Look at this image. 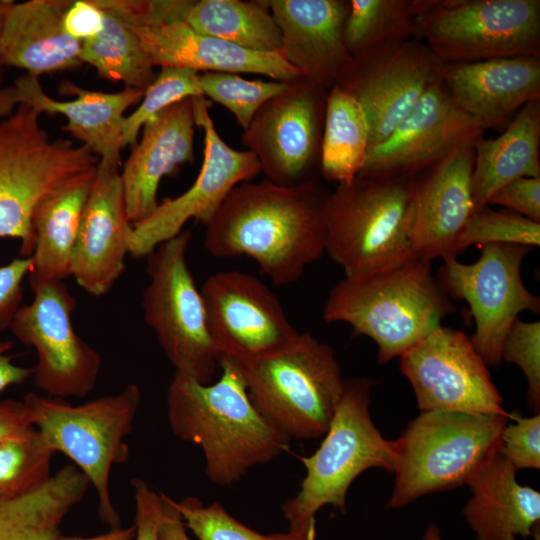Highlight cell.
Segmentation results:
<instances>
[{"label": "cell", "instance_id": "1", "mask_svg": "<svg viewBox=\"0 0 540 540\" xmlns=\"http://www.w3.org/2000/svg\"><path fill=\"white\" fill-rule=\"evenodd\" d=\"M329 194L316 179L243 182L206 224L204 246L214 257L248 256L274 285L292 284L325 253Z\"/></svg>", "mask_w": 540, "mask_h": 540}, {"label": "cell", "instance_id": "2", "mask_svg": "<svg viewBox=\"0 0 540 540\" xmlns=\"http://www.w3.org/2000/svg\"><path fill=\"white\" fill-rule=\"evenodd\" d=\"M217 381L203 384L174 372L166 396L167 418L180 440L199 445L205 474L218 486H231L248 470L289 447L290 439L271 426L252 404L242 370L220 360Z\"/></svg>", "mask_w": 540, "mask_h": 540}, {"label": "cell", "instance_id": "3", "mask_svg": "<svg viewBox=\"0 0 540 540\" xmlns=\"http://www.w3.org/2000/svg\"><path fill=\"white\" fill-rule=\"evenodd\" d=\"M456 309L432 274L431 261L414 257L383 271L344 277L330 291L323 319L344 322L354 336L372 339L378 362L386 364L442 326Z\"/></svg>", "mask_w": 540, "mask_h": 540}, {"label": "cell", "instance_id": "4", "mask_svg": "<svg viewBox=\"0 0 540 540\" xmlns=\"http://www.w3.org/2000/svg\"><path fill=\"white\" fill-rule=\"evenodd\" d=\"M507 423L508 414L420 412L394 440L395 484L387 507L468 485L499 452Z\"/></svg>", "mask_w": 540, "mask_h": 540}, {"label": "cell", "instance_id": "5", "mask_svg": "<svg viewBox=\"0 0 540 540\" xmlns=\"http://www.w3.org/2000/svg\"><path fill=\"white\" fill-rule=\"evenodd\" d=\"M414 177L357 176L330 192L327 253L345 277L370 274L414 257L410 223Z\"/></svg>", "mask_w": 540, "mask_h": 540}, {"label": "cell", "instance_id": "6", "mask_svg": "<svg viewBox=\"0 0 540 540\" xmlns=\"http://www.w3.org/2000/svg\"><path fill=\"white\" fill-rule=\"evenodd\" d=\"M376 385L365 377L344 380L343 391L319 448L302 457L306 469L297 494L282 504L289 530L315 527V515L325 505L346 512V496L353 481L369 468L393 472L394 440L385 439L369 411Z\"/></svg>", "mask_w": 540, "mask_h": 540}, {"label": "cell", "instance_id": "7", "mask_svg": "<svg viewBox=\"0 0 540 540\" xmlns=\"http://www.w3.org/2000/svg\"><path fill=\"white\" fill-rule=\"evenodd\" d=\"M239 366L252 404L271 426L289 439L324 436L344 385L329 344L300 332L284 348Z\"/></svg>", "mask_w": 540, "mask_h": 540}, {"label": "cell", "instance_id": "8", "mask_svg": "<svg viewBox=\"0 0 540 540\" xmlns=\"http://www.w3.org/2000/svg\"><path fill=\"white\" fill-rule=\"evenodd\" d=\"M23 402L55 452H61L87 477L98 498L100 519L111 528L120 517L110 496V472L129 460L126 437L131 434L141 403L138 385H126L119 393L101 396L80 405L62 398L28 393Z\"/></svg>", "mask_w": 540, "mask_h": 540}, {"label": "cell", "instance_id": "9", "mask_svg": "<svg viewBox=\"0 0 540 540\" xmlns=\"http://www.w3.org/2000/svg\"><path fill=\"white\" fill-rule=\"evenodd\" d=\"M40 114L20 103L0 121V237L21 241V256L32 255V217L41 201L99 159L83 145L50 140Z\"/></svg>", "mask_w": 540, "mask_h": 540}, {"label": "cell", "instance_id": "10", "mask_svg": "<svg viewBox=\"0 0 540 540\" xmlns=\"http://www.w3.org/2000/svg\"><path fill=\"white\" fill-rule=\"evenodd\" d=\"M191 233L183 230L149 254V282L143 292L144 320L175 372L209 384L220 367L206 311L187 264Z\"/></svg>", "mask_w": 540, "mask_h": 540}, {"label": "cell", "instance_id": "11", "mask_svg": "<svg viewBox=\"0 0 540 540\" xmlns=\"http://www.w3.org/2000/svg\"><path fill=\"white\" fill-rule=\"evenodd\" d=\"M416 38L440 63L540 58V1L430 0Z\"/></svg>", "mask_w": 540, "mask_h": 540}, {"label": "cell", "instance_id": "12", "mask_svg": "<svg viewBox=\"0 0 540 540\" xmlns=\"http://www.w3.org/2000/svg\"><path fill=\"white\" fill-rule=\"evenodd\" d=\"M472 264L443 260L436 279L450 299L464 300L475 321L471 342L487 366L502 363L504 339L523 311L540 312V299L525 286L521 265L531 247L485 244Z\"/></svg>", "mask_w": 540, "mask_h": 540}, {"label": "cell", "instance_id": "13", "mask_svg": "<svg viewBox=\"0 0 540 540\" xmlns=\"http://www.w3.org/2000/svg\"><path fill=\"white\" fill-rule=\"evenodd\" d=\"M33 300L21 305L10 325L13 335L37 352L34 385L54 398L88 396L100 369V354L75 331L76 300L63 280L31 285Z\"/></svg>", "mask_w": 540, "mask_h": 540}, {"label": "cell", "instance_id": "14", "mask_svg": "<svg viewBox=\"0 0 540 540\" xmlns=\"http://www.w3.org/2000/svg\"><path fill=\"white\" fill-rule=\"evenodd\" d=\"M138 38L153 67L251 73L291 82L302 76L280 53L257 52L197 32L181 19L155 16L149 0H101Z\"/></svg>", "mask_w": 540, "mask_h": 540}, {"label": "cell", "instance_id": "15", "mask_svg": "<svg viewBox=\"0 0 540 540\" xmlns=\"http://www.w3.org/2000/svg\"><path fill=\"white\" fill-rule=\"evenodd\" d=\"M328 90L301 77L268 100L242 142L266 179L282 186L314 180L319 167Z\"/></svg>", "mask_w": 540, "mask_h": 540}, {"label": "cell", "instance_id": "16", "mask_svg": "<svg viewBox=\"0 0 540 540\" xmlns=\"http://www.w3.org/2000/svg\"><path fill=\"white\" fill-rule=\"evenodd\" d=\"M200 292L220 360L243 365L284 348L300 334L278 298L254 275L217 272Z\"/></svg>", "mask_w": 540, "mask_h": 540}, {"label": "cell", "instance_id": "17", "mask_svg": "<svg viewBox=\"0 0 540 540\" xmlns=\"http://www.w3.org/2000/svg\"><path fill=\"white\" fill-rule=\"evenodd\" d=\"M399 358L420 412L507 414L488 366L464 332L440 326Z\"/></svg>", "mask_w": 540, "mask_h": 540}, {"label": "cell", "instance_id": "18", "mask_svg": "<svg viewBox=\"0 0 540 540\" xmlns=\"http://www.w3.org/2000/svg\"><path fill=\"white\" fill-rule=\"evenodd\" d=\"M193 106L196 126L204 133L200 172L184 193L165 199L150 216L133 225L129 246L133 257H147L181 233L190 219L206 225L234 187L261 172L251 151L236 150L220 137L209 114L211 104L204 96L193 97Z\"/></svg>", "mask_w": 540, "mask_h": 540}, {"label": "cell", "instance_id": "19", "mask_svg": "<svg viewBox=\"0 0 540 540\" xmlns=\"http://www.w3.org/2000/svg\"><path fill=\"white\" fill-rule=\"evenodd\" d=\"M440 65L416 37L353 58L337 85L352 95L365 112L369 150L393 132L440 77Z\"/></svg>", "mask_w": 540, "mask_h": 540}, {"label": "cell", "instance_id": "20", "mask_svg": "<svg viewBox=\"0 0 540 540\" xmlns=\"http://www.w3.org/2000/svg\"><path fill=\"white\" fill-rule=\"evenodd\" d=\"M486 129L455 103L439 77L393 132L368 151L357 176L416 177Z\"/></svg>", "mask_w": 540, "mask_h": 540}, {"label": "cell", "instance_id": "21", "mask_svg": "<svg viewBox=\"0 0 540 540\" xmlns=\"http://www.w3.org/2000/svg\"><path fill=\"white\" fill-rule=\"evenodd\" d=\"M473 165L470 143L414 177L410 239L417 258L457 257L459 236L474 212Z\"/></svg>", "mask_w": 540, "mask_h": 540}, {"label": "cell", "instance_id": "22", "mask_svg": "<svg viewBox=\"0 0 540 540\" xmlns=\"http://www.w3.org/2000/svg\"><path fill=\"white\" fill-rule=\"evenodd\" d=\"M133 226L119 166L99 161L82 214L71 276L93 296L107 294L125 270Z\"/></svg>", "mask_w": 540, "mask_h": 540}, {"label": "cell", "instance_id": "23", "mask_svg": "<svg viewBox=\"0 0 540 540\" xmlns=\"http://www.w3.org/2000/svg\"><path fill=\"white\" fill-rule=\"evenodd\" d=\"M282 38L281 54L302 76L326 90L353 63L343 37L347 0H267Z\"/></svg>", "mask_w": 540, "mask_h": 540}, {"label": "cell", "instance_id": "24", "mask_svg": "<svg viewBox=\"0 0 540 540\" xmlns=\"http://www.w3.org/2000/svg\"><path fill=\"white\" fill-rule=\"evenodd\" d=\"M195 126L193 97L168 106L144 124L141 138L120 172L132 226L159 205L157 193L162 178L180 165L193 162Z\"/></svg>", "mask_w": 540, "mask_h": 540}, {"label": "cell", "instance_id": "25", "mask_svg": "<svg viewBox=\"0 0 540 540\" xmlns=\"http://www.w3.org/2000/svg\"><path fill=\"white\" fill-rule=\"evenodd\" d=\"M439 75L455 103L487 129L540 99V58L536 57L441 63Z\"/></svg>", "mask_w": 540, "mask_h": 540}, {"label": "cell", "instance_id": "26", "mask_svg": "<svg viewBox=\"0 0 540 540\" xmlns=\"http://www.w3.org/2000/svg\"><path fill=\"white\" fill-rule=\"evenodd\" d=\"M14 87L20 103L39 114L64 115L67 123L63 130L79 140L99 161L120 166L124 113L142 99L143 91L125 87L107 93L87 90L66 81L61 83L59 91L75 98L59 101L46 94L38 77L27 73L16 79Z\"/></svg>", "mask_w": 540, "mask_h": 540}, {"label": "cell", "instance_id": "27", "mask_svg": "<svg viewBox=\"0 0 540 540\" xmlns=\"http://www.w3.org/2000/svg\"><path fill=\"white\" fill-rule=\"evenodd\" d=\"M71 0L11 1L0 36L2 65L26 70L39 77L80 67L82 42L63 29V16Z\"/></svg>", "mask_w": 540, "mask_h": 540}, {"label": "cell", "instance_id": "28", "mask_svg": "<svg viewBox=\"0 0 540 540\" xmlns=\"http://www.w3.org/2000/svg\"><path fill=\"white\" fill-rule=\"evenodd\" d=\"M517 469L499 452L468 483L471 498L463 514L477 540L536 537L540 493L520 485Z\"/></svg>", "mask_w": 540, "mask_h": 540}, {"label": "cell", "instance_id": "29", "mask_svg": "<svg viewBox=\"0 0 540 540\" xmlns=\"http://www.w3.org/2000/svg\"><path fill=\"white\" fill-rule=\"evenodd\" d=\"M522 177L540 178V99L525 104L498 137L474 142V211L501 187Z\"/></svg>", "mask_w": 540, "mask_h": 540}, {"label": "cell", "instance_id": "30", "mask_svg": "<svg viewBox=\"0 0 540 540\" xmlns=\"http://www.w3.org/2000/svg\"><path fill=\"white\" fill-rule=\"evenodd\" d=\"M95 169L73 177L37 206L32 217L30 285L71 276L74 248Z\"/></svg>", "mask_w": 540, "mask_h": 540}, {"label": "cell", "instance_id": "31", "mask_svg": "<svg viewBox=\"0 0 540 540\" xmlns=\"http://www.w3.org/2000/svg\"><path fill=\"white\" fill-rule=\"evenodd\" d=\"M89 486L87 477L68 464L36 490L0 499V540H55L65 517Z\"/></svg>", "mask_w": 540, "mask_h": 540}, {"label": "cell", "instance_id": "32", "mask_svg": "<svg viewBox=\"0 0 540 540\" xmlns=\"http://www.w3.org/2000/svg\"><path fill=\"white\" fill-rule=\"evenodd\" d=\"M181 20L248 50L281 53L282 38L268 1L184 0Z\"/></svg>", "mask_w": 540, "mask_h": 540}, {"label": "cell", "instance_id": "33", "mask_svg": "<svg viewBox=\"0 0 540 540\" xmlns=\"http://www.w3.org/2000/svg\"><path fill=\"white\" fill-rule=\"evenodd\" d=\"M370 147L369 125L358 101L339 85L328 90L320 151L322 177L338 184L354 180Z\"/></svg>", "mask_w": 540, "mask_h": 540}, {"label": "cell", "instance_id": "34", "mask_svg": "<svg viewBox=\"0 0 540 540\" xmlns=\"http://www.w3.org/2000/svg\"><path fill=\"white\" fill-rule=\"evenodd\" d=\"M426 0H349L344 43L353 58L415 38Z\"/></svg>", "mask_w": 540, "mask_h": 540}, {"label": "cell", "instance_id": "35", "mask_svg": "<svg viewBox=\"0 0 540 540\" xmlns=\"http://www.w3.org/2000/svg\"><path fill=\"white\" fill-rule=\"evenodd\" d=\"M104 12L103 30L82 43L81 62L94 67L102 78L144 92L155 79L154 67L130 28L114 14Z\"/></svg>", "mask_w": 540, "mask_h": 540}, {"label": "cell", "instance_id": "36", "mask_svg": "<svg viewBox=\"0 0 540 540\" xmlns=\"http://www.w3.org/2000/svg\"><path fill=\"white\" fill-rule=\"evenodd\" d=\"M55 453L33 427L0 441V499L25 495L46 483Z\"/></svg>", "mask_w": 540, "mask_h": 540}, {"label": "cell", "instance_id": "37", "mask_svg": "<svg viewBox=\"0 0 540 540\" xmlns=\"http://www.w3.org/2000/svg\"><path fill=\"white\" fill-rule=\"evenodd\" d=\"M174 504L186 528H189L198 540H315V527L261 534L233 518L218 502L204 505L195 496L174 501Z\"/></svg>", "mask_w": 540, "mask_h": 540}, {"label": "cell", "instance_id": "38", "mask_svg": "<svg viewBox=\"0 0 540 540\" xmlns=\"http://www.w3.org/2000/svg\"><path fill=\"white\" fill-rule=\"evenodd\" d=\"M203 96L221 104L246 130L259 109L288 85L283 81L249 80L235 73L203 72L198 76Z\"/></svg>", "mask_w": 540, "mask_h": 540}, {"label": "cell", "instance_id": "39", "mask_svg": "<svg viewBox=\"0 0 540 540\" xmlns=\"http://www.w3.org/2000/svg\"><path fill=\"white\" fill-rule=\"evenodd\" d=\"M198 76V72L190 69L161 68L144 91L138 108L125 118L122 147H133L144 124L168 106L185 98L203 96Z\"/></svg>", "mask_w": 540, "mask_h": 540}, {"label": "cell", "instance_id": "40", "mask_svg": "<svg viewBox=\"0 0 540 540\" xmlns=\"http://www.w3.org/2000/svg\"><path fill=\"white\" fill-rule=\"evenodd\" d=\"M485 244L539 246L540 223L507 209L496 211L485 206L467 220L458 239L457 253Z\"/></svg>", "mask_w": 540, "mask_h": 540}, {"label": "cell", "instance_id": "41", "mask_svg": "<svg viewBox=\"0 0 540 540\" xmlns=\"http://www.w3.org/2000/svg\"><path fill=\"white\" fill-rule=\"evenodd\" d=\"M501 360L513 363L521 369L528 385L527 403L535 414L539 413L540 322L516 319L504 339Z\"/></svg>", "mask_w": 540, "mask_h": 540}, {"label": "cell", "instance_id": "42", "mask_svg": "<svg viewBox=\"0 0 540 540\" xmlns=\"http://www.w3.org/2000/svg\"><path fill=\"white\" fill-rule=\"evenodd\" d=\"M499 453L517 470L540 468V414L517 418L506 424Z\"/></svg>", "mask_w": 540, "mask_h": 540}, {"label": "cell", "instance_id": "43", "mask_svg": "<svg viewBox=\"0 0 540 540\" xmlns=\"http://www.w3.org/2000/svg\"><path fill=\"white\" fill-rule=\"evenodd\" d=\"M33 267L31 256L0 267V333L10 328L23 298L22 282Z\"/></svg>", "mask_w": 540, "mask_h": 540}, {"label": "cell", "instance_id": "44", "mask_svg": "<svg viewBox=\"0 0 540 540\" xmlns=\"http://www.w3.org/2000/svg\"><path fill=\"white\" fill-rule=\"evenodd\" d=\"M488 204L503 206L540 223V178L522 177L513 180L495 192Z\"/></svg>", "mask_w": 540, "mask_h": 540}, {"label": "cell", "instance_id": "45", "mask_svg": "<svg viewBox=\"0 0 540 540\" xmlns=\"http://www.w3.org/2000/svg\"><path fill=\"white\" fill-rule=\"evenodd\" d=\"M130 482L136 505L134 540H159L163 514L162 494L156 493L140 478H133Z\"/></svg>", "mask_w": 540, "mask_h": 540}, {"label": "cell", "instance_id": "46", "mask_svg": "<svg viewBox=\"0 0 540 540\" xmlns=\"http://www.w3.org/2000/svg\"><path fill=\"white\" fill-rule=\"evenodd\" d=\"M105 12L96 0L71 1L63 16V29L73 39L85 42L95 38L104 27Z\"/></svg>", "mask_w": 540, "mask_h": 540}, {"label": "cell", "instance_id": "47", "mask_svg": "<svg viewBox=\"0 0 540 540\" xmlns=\"http://www.w3.org/2000/svg\"><path fill=\"white\" fill-rule=\"evenodd\" d=\"M33 427L32 413L23 401H0V441Z\"/></svg>", "mask_w": 540, "mask_h": 540}, {"label": "cell", "instance_id": "48", "mask_svg": "<svg viewBox=\"0 0 540 540\" xmlns=\"http://www.w3.org/2000/svg\"><path fill=\"white\" fill-rule=\"evenodd\" d=\"M162 494V493H161ZM163 514L159 527V540H191L185 523L175 507L174 500L162 494Z\"/></svg>", "mask_w": 540, "mask_h": 540}, {"label": "cell", "instance_id": "49", "mask_svg": "<svg viewBox=\"0 0 540 540\" xmlns=\"http://www.w3.org/2000/svg\"><path fill=\"white\" fill-rule=\"evenodd\" d=\"M13 348L11 341L0 342V393L11 385L25 382L33 375V368L21 367L12 362L8 353Z\"/></svg>", "mask_w": 540, "mask_h": 540}, {"label": "cell", "instance_id": "50", "mask_svg": "<svg viewBox=\"0 0 540 540\" xmlns=\"http://www.w3.org/2000/svg\"><path fill=\"white\" fill-rule=\"evenodd\" d=\"M136 533L135 525L128 527H112L108 532L91 537L58 536L55 540H134Z\"/></svg>", "mask_w": 540, "mask_h": 540}, {"label": "cell", "instance_id": "51", "mask_svg": "<svg viewBox=\"0 0 540 540\" xmlns=\"http://www.w3.org/2000/svg\"><path fill=\"white\" fill-rule=\"evenodd\" d=\"M19 104V96L14 85L0 87V121L12 114Z\"/></svg>", "mask_w": 540, "mask_h": 540}, {"label": "cell", "instance_id": "52", "mask_svg": "<svg viewBox=\"0 0 540 540\" xmlns=\"http://www.w3.org/2000/svg\"><path fill=\"white\" fill-rule=\"evenodd\" d=\"M422 540H442L440 529L434 524H430L424 535Z\"/></svg>", "mask_w": 540, "mask_h": 540}, {"label": "cell", "instance_id": "53", "mask_svg": "<svg viewBox=\"0 0 540 540\" xmlns=\"http://www.w3.org/2000/svg\"><path fill=\"white\" fill-rule=\"evenodd\" d=\"M10 3L11 1H0V36H1L4 15ZM1 65L2 63H1V57H0V66Z\"/></svg>", "mask_w": 540, "mask_h": 540}, {"label": "cell", "instance_id": "54", "mask_svg": "<svg viewBox=\"0 0 540 540\" xmlns=\"http://www.w3.org/2000/svg\"><path fill=\"white\" fill-rule=\"evenodd\" d=\"M502 540H517V539H516L515 536L510 535V536H507V537L503 538Z\"/></svg>", "mask_w": 540, "mask_h": 540}]
</instances>
